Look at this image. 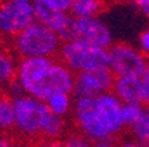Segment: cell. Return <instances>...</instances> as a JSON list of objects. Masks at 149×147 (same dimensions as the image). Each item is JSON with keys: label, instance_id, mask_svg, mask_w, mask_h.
<instances>
[{"label": "cell", "instance_id": "16", "mask_svg": "<svg viewBox=\"0 0 149 147\" xmlns=\"http://www.w3.org/2000/svg\"><path fill=\"white\" fill-rule=\"evenodd\" d=\"M15 131V107L13 99L7 94L0 95V133Z\"/></svg>", "mask_w": 149, "mask_h": 147}, {"label": "cell", "instance_id": "26", "mask_svg": "<svg viewBox=\"0 0 149 147\" xmlns=\"http://www.w3.org/2000/svg\"><path fill=\"white\" fill-rule=\"evenodd\" d=\"M118 147H141V144L129 137V138H123L121 141H118Z\"/></svg>", "mask_w": 149, "mask_h": 147}, {"label": "cell", "instance_id": "9", "mask_svg": "<svg viewBox=\"0 0 149 147\" xmlns=\"http://www.w3.org/2000/svg\"><path fill=\"white\" fill-rule=\"evenodd\" d=\"M79 40L104 49L113 45V33L100 17H83L72 20V40Z\"/></svg>", "mask_w": 149, "mask_h": 147}, {"label": "cell", "instance_id": "15", "mask_svg": "<svg viewBox=\"0 0 149 147\" xmlns=\"http://www.w3.org/2000/svg\"><path fill=\"white\" fill-rule=\"evenodd\" d=\"M73 101H74V98L72 97V94L59 93V94H55L48 98L45 101V105L51 114H55V115L65 118L67 115L72 114Z\"/></svg>", "mask_w": 149, "mask_h": 147}, {"label": "cell", "instance_id": "18", "mask_svg": "<svg viewBox=\"0 0 149 147\" xmlns=\"http://www.w3.org/2000/svg\"><path fill=\"white\" fill-rule=\"evenodd\" d=\"M144 109V105L140 104H123L121 107V121L124 125V129H128L134 123L141 114Z\"/></svg>", "mask_w": 149, "mask_h": 147}, {"label": "cell", "instance_id": "27", "mask_svg": "<svg viewBox=\"0 0 149 147\" xmlns=\"http://www.w3.org/2000/svg\"><path fill=\"white\" fill-rule=\"evenodd\" d=\"M17 147H36V146H32V144H19Z\"/></svg>", "mask_w": 149, "mask_h": 147}, {"label": "cell", "instance_id": "25", "mask_svg": "<svg viewBox=\"0 0 149 147\" xmlns=\"http://www.w3.org/2000/svg\"><path fill=\"white\" fill-rule=\"evenodd\" d=\"M0 147H17L16 142L12 137H9V134L6 133H0Z\"/></svg>", "mask_w": 149, "mask_h": 147}, {"label": "cell", "instance_id": "28", "mask_svg": "<svg viewBox=\"0 0 149 147\" xmlns=\"http://www.w3.org/2000/svg\"><path fill=\"white\" fill-rule=\"evenodd\" d=\"M0 95H1V88H0Z\"/></svg>", "mask_w": 149, "mask_h": 147}, {"label": "cell", "instance_id": "24", "mask_svg": "<svg viewBox=\"0 0 149 147\" xmlns=\"http://www.w3.org/2000/svg\"><path fill=\"white\" fill-rule=\"evenodd\" d=\"M137 8L143 12V15L149 20V0H130Z\"/></svg>", "mask_w": 149, "mask_h": 147}, {"label": "cell", "instance_id": "19", "mask_svg": "<svg viewBox=\"0 0 149 147\" xmlns=\"http://www.w3.org/2000/svg\"><path fill=\"white\" fill-rule=\"evenodd\" d=\"M63 144H64V147H93L92 142L88 141L87 138H84L79 133L67 135L63 141Z\"/></svg>", "mask_w": 149, "mask_h": 147}, {"label": "cell", "instance_id": "12", "mask_svg": "<svg viewBox=\"0 0 149 147\" xmlns=\"http://www.w3.org/2000/svg\"><path fill=\"white\" fill-rule=\"evenodd\" d=\"M67 133V119L48 111L41 126L40 138L43 141H61Z\"/></svg>", "mask_w": 149, "mask_h": 147}, {"label": "cell", "instance_id": "11", "mask_svg": "<svg viewBox=\"0 0 149 147\" xmlns=\"http://www.w3.org/2000/svg\"><path fill=\"white\" fill-rule=\"evenodd\" d=\"M112 93L123 104L144 105V95L140 77H116Z\"/></svg>", "mask_w": 149, "mask_h": 147}, {"label": "cell", "instance_id": "14", "mask_svg": "<svg viewBox=\"0 0 149 147\" xmlns=\"http://www.w3.org/2000/svg\"><path fill=\"white\" fill-rule=\"evenodd\" d=\"M130 138H133L141 147H149V106L144 105L140 117L134 121L130 127H128Z\"/></svg>", "mask_w": 149, "mask_h": 147}, {"label": "cell", "instance_id": "4", "mask_svg": "<svg viewBox=\"0 0 149 147\" xmlns=\"http://www.w3.org/2000/svg\"><path fill=\"white\" fill-rule=\"evenodd\" d=\"M59 60L74 74H79L108 68V49L79 40L67 41L60 48Z\"/></svg>", "mask_w": 149, "mask_h": 147}, {"label": "cell", "instance_id": "29", "mask_svg": "<svg viewBox=\"0 0 149 147\" xmlns=\"http://www.w3.org/2000/svg\"><path fill=\"white\" fill-rule=\"evenodd\" d=\"M104 1H105V0H104Z\"/></svg>", "mask_w": 149, "mask_h": 147}, {"label": "cell", "instance_id": "5", "mask_svg": "<svg viewBox=\"0 0 149 147\" xmlns=\"http://www.w3.org/2000/svg\"><path fill=\"white\" fill-rule=\"evenodd\" d=\"M15 107V133L20 138L33 141L40 138L41 126L48 114L45 102L31 95L23 94L13 98Z\"/></svg>", "mask_w": 149, "mask_h": 147}, {"label": "cell", "instance_id": "20", "mask_svg": "<svg viewBox=\"0 0 149 147\" xmlns=\"http://www.w3.org/2000/svg\"><path fill=\"white\" fill-rule=\"evenodd\" d=\"M37 1H40L44 6L49 7L52 9L61 11V12H69L72 3H73V0H37Z\"/></svg>", "mask_w": 149, "mask_h": 147}, {"label": "cell", "instance_id": "17", "mask_svg": "<svg viewBox=\"0 0 149 147\" xmlns=\"http://www.w3.org/2000/svg\"><path fill=\"white\" fill-rule=\"evenodd\" d=\"M17 74V64L15 58L9 55L8 52L0 50V86H8L16 81Z\"/></svg>", "mask_w": 149, "mask_h": 147}, {"label": "cell", "instance_id": "1", "mask_svg": "<svg viewBox=\"0 0 149 147\" xmlns=\"http://www.w3.org/2000/svg\"><path fill=\"white\" fill-rule=\"evenodd\" d=\"M123 102L112 92L96 98H74L72 117L77 133L93 142L117 138L124 130Z\"/></svg>", "mask_w": 149, "mask_h": 147}, {"label": "cell", "instance_id": "2", "mask_svg": "<svg viewBox=\"0 0 149 147\" xmlns=\"http://www.w3.org/2000/svg\"><path fill=\"white\" fill-rule=\"evenodd\" d=\"M76 74L57 58L28 57L17 64L16 81L24 94L45 102L59 93L72 94Z\"/></svg>", "mask_w": 149, "mask_h": 147}, {"label": "cell", "instance_id": "7", "mask_svg": "<svg viewBox=\"0 0 149 147\" xmlns=\"http://www.w3.org/2000/svg\"><path fill=\"white\" fill-rule=\"evenodd\" d=\"M35 21V0H0V33L16 36Z\"/></svg>", "mask_w": 149, "mask_h": 147}, {"label": "cell", "instance_id": "10", "mask_svg": "<svg viewBox=\"0 0 149 147\" xmlns=\"http://www.w3.org/2000/svg\"><path fill=\"white\" fill-rule=\"evenodd\" d=\"M35 19L37 23H40L41 25H44L49 31L55 32L59 37H61L63 33L68 29L73 17L69 15V12L56 11L35 0Z\"/></svg>", "mask_w": 149, "mask_h": 147}, {"label": "cell", "instance_id": "23", "mask_svg": "<svg viewBox=\"0 0 149 147\" xmlns=\"http://www.w3.org/2000/svg\"><path fill=\"white\" fill-rule=\"evenodd\" d=\"M93 147H118L117 138H105L93 142Z\"/></svg>", "mask_w": 149, "mask_h": 147}, {"label": "cell", "instance_id": "6", "mask_svg": "<svg viewBox=\"0 0 149 147\" xmlns=\"http://www.w3.org/2000/svg\"><path fill=\"white\" fill-rule=\"evenodd\" d=\"M149 65L137 48L127 43H115L108 49V68L115 77H141Z\"/></svg>", "mask_w": 149, "mask_h": 147}, {"label": "cell", "instance_id": "13", "mask_svg": "<svg viewBox=\"0 0 149 147\" xmlns=\"http://www.w3.org/2000/svg\"><path fill=\"white\" fill-rule=\"evenodd\" d=\"M105 8L104 0H73L69 15L74 19L99 17Z\"/></svg>", "mask_w": 149, "mask_h": 147}, {"label": "cell", "instance_id": "21", "mask_svg": "<svg viewBox=\"0 0 149 147\" xmlns=\"http://www.w3.org/2000/svg\"><path fill=\"white\" fill-rule=\"evenodd\" d=\"M139 50L149 58V28L143 31L139 36Z\"/></svg>", "mask_w": 149, "mask_h": 147}, {"label": "cell", "instance_id": "22", "mask_svg": "<svg viewBox=\"0 0 149 147\" xmlns=\"http://www.w3.org/2000/svg\"><path fill=\"white\" fill-rule=\"evenodd\" d=\"M140 81H141V88H143V95H144V105L149 106V65L145 69L141 77H140Z\"/></svg>", "mask_w": 149, "mask_h": 147}, {"label": "cell", "instance_id": "8", "mask_svg": "<svg viewBox=\"0 0 149 147\" xmlns=\"http://www.w3.org/2000/svg\"><path fill=\"white\" fill-rule=\"evenodd\" d=\"M116 77L109 68H101L76 74L72 90L73 98H96L112 92Z\"/></svg>", "mask_w": 149, "mask_h": 147}, {"label": "cell", "instance_id": "3", "mask_svg": "<svg viewBox=\"0 0 149 147\" xmlns=\"http://www.w3.org/2000/svg\"><path fill=\"white\" fill-rule=\"evenodd\" d=\"M63 41L55 32L41 25L32 23L28 28L15 36L13 46L22 58L28 57H48L55 58L59 56Z\"/></svg>", "mask_w": 149, "mask_h": 147}]
</instances>
